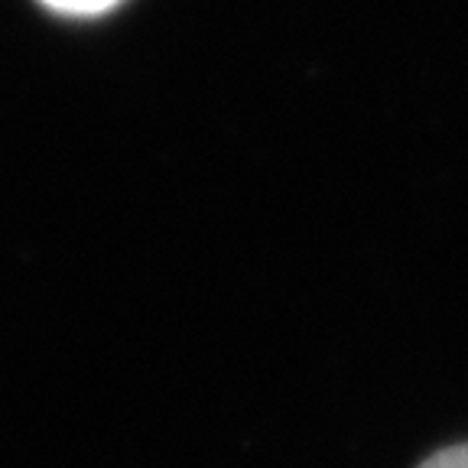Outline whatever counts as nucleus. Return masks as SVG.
<instances>
[{"instance_id":"nucleus-1","label":"nucleus","mask_w":468,"mask_h":468,"mask_svg":"<svg viewBox=\"0 0 468 468\" xmlns=\"http://www.w3.org/2000/svg\"><path fill=\"white\" fill-rule=\"evenodd\" d=\"M43 4H46V7H52V10H58V14L88 16V14H101V10L114 7L117 0H43Z\"/></svg>"},{"instance_id":"nucleus-2","label":"nucleus","mask_w":468,"mask_h":468,"mask_svg":"<svg viewBox=\"0 0 468 468\" xmlns=\"http://www.w3.org/2000/svg\"><path fill=\"white\" fill-rule=\"evenodd\" d=\"M420 468H468V446H452L426 459Z\"/></svg>"}]
</instances>
